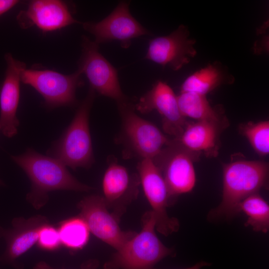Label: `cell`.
<instances>
[{"mask_svg": "<svg viewBox=\"0 0 269 269\" xmlns=\"http://www.w3.org/2000/svg\"><path fill=\"white\" fill-rule=\"evenodd\" d=\"M13 160L26 173L31 182L27 199L39 209L48 200V193L57 190L89 191L92 188L82 183L58 160L29 148L24 153L11 156Z\"/></svg>", "mask_w": 269, "mask_h": 269, "instance_id": "cell-1", "label": "cell"}, {"mask_svg": "<svg viewBox=\"0 0 269 269\" xmlns=\"http://www.w3.org/2000/svg\"><path fill=\"white\" fill-rule=\"evenodd\" d=\"M269 163L239 159L225 164L222 201L208 214L210 220H230L238 214L240 203L267 185Z\"/></svg>", "mask_w": 269, "mask_h": 269, "instance_id": "cell-2", "label": "cell"}, {"mask_svg": "<svg viewBox=\"0 0 269 269\" xmlns=\"http://www.w3.org/2000/svg\"><path fill=\"white\" fill-rule=\"evenodd\" d=\"M95 96V91L90 87L71 124L48 151V156L73 169L88 168L94 162L89 117Z\"/></svg>", "mask_w": 269, "mask_h": 269, "instance_id": "cell-3", "label": "cell"}, {"mask_svg": "<svg viewBox=\"0 0 269 269\" xmlns=\"http://www.w3.org/2000/svg\"><path fill=\"white\" fill-rule=\"evenodd\" d=\"M141 229L129 240L105 264V269H153L164 258L174 255L155 232V219L150 210L142 218Z\"/></svg>", "mask_w": 269, "mask_h": 269, "instance_id": "cell-4", "label": "cell"}, {"mask_svg": "<svg viewBox=\"0 0 269 269\" xmlns=\"http://www.w3.org/2000/svg\"><path fill=\"white\" fill-rule=\"evenodd\" d=\"M198 156L173 139L152 159L166 184L170 205L179 195L190 192L194 187L196 174L193 162Z\"/></svg>", "mask_w": 269, "mask_h": 269, "instance_id": "cell-5", "label": "cell"}, {"mask_svg": "<svg viewBox=\"0 0 269 269\" xmlns=\"http://www.w3.org/2000/svg\"><path fill=\"white\" fill-rule=\"evenodd\" d=\"M82 75L78 70L64 74L51 69L25 68L20 79L41 95L46 107L54 108L76 104V91L83 84Z\"/></svg>", "mask_w": 269, "mask_h": 269, "instance_id": "cell-6", "label": "cell"}, {"mask_svg": "<svg viewBox=\"0 0 269 269\" xmlns=\"http://www.w3.org/2000/svg\"><path fill=\"white\" fill-rule=\"evenodd\" d=\"M81 45L78 70L86 76L90 87L118 103L127 101L120 87L117 71L100 52L99 44L84 35Z\"/></svg>", "mask_w": 269, "mask_h": 269, "instance_id": "cell-7", "label": "cell"}, {"mask_svg": "<svg viewBox=\"0 0 269 269\" xmlns=\"http://www.w3.org/2000/svg\"><path fill=\"white\" fill-rule=\"evenodd\" d=\"M136 167L140 183L155 217L156 231L165 236L178 231L179 221L167 213V208L171 205L169 193L160 170L149 158L141 159Z\"/></svg>", "mask_w": 269, "mask_h": 269, "instance_id": "cell-8", "label": "cell"}, {"mask_svg": "<svg viewBox=\"0 0 269 269\" xmlns=\"http://www.w3.org/2000/svg\"><path fill=\"white\" fill-rule=\"evenodd\" d=\"M124 137L131 150L141 158L152 159L170 140L151 122L135 114L134 107L127 101L118 103Z\"/></svg>", "mask_w": 269, "mask_h": 269, "instance_id": "cell-9", "label": "cell"}, {"mask_svg": "<svg viewBox=\"0 0 269 269\" xmlns=\"http://www.w3.org/2000/svg\"><path fill=\"white\" fill-rule=\"evenodd\" d=\"M79 216L86 223L90 231L116 251L133 237L136 232L121 229L119 220L109 211L104 198L90 195L78 204Z\"/></svg>", "mask_w": 269, "mask_h": 269, "instance_id": "cell-10", "label": "cell"}, {"mask_svg": "<svg viewBox=\"0 0 269 269\" xmlns=\"http://www.w3.org/2000/svg\"><path fill=\"white\" fill-rule=\"evenodd\" d=\"M129 3L121 1L106 17L98 22L82 23L84 29L93 34L97 44L117 40L125 48L132 39L151 33L131 14Z\"/></svg>", "mask_w": 269, "mask_h": 269, "instance_id": "cell-11", "label": "cell"}, {"mask_svg": "<svg viewBox=\"0 0 269 269\" xmlns=\"http://www.w3.org/2000/svg\"><path fill=\"white\" fill-rule=\"evenodd\" d=\"M195 43L187 26L181 24L169 34L150 40L145 58L177 71L196 55Z\"/></svg>", "mask_w": 269, "mask_h": 269, "instance_id": "cell-12", "label": "cell"}, {"mask_svg": "<svg viewBox=\"0 0 269 269\" xmlns=\"http://www.w3.org/2000/svg\"><path fill=\"white\" fill-rule=\"evenodd\" d=\"M134 107L142 114L157 111L161 116L164 131L175 138L180 136L187 123L180 111L177 96L168 85L160 80L140 98Z\"/></svg>", "mask_w": 269, "mask_h": 269, "instance_id": "cell-13", "label": "cell"}, {"mask_svg": "<svg viewBox=\"0 0 269 269\" xmlns=\"http://www.w3.org/2000/svg\"><path fill=\"white\" fill-rule=\"evenodd\" d=\"M109 163L103 179V197L108 209L120 220L128 205L137 198L140 180L138 174L131 175L116 161Z\"/></svg>", "mask_w": 269, "mask_h": 269, "instance_id": "cell-14", "label": "cell"}, {"mask_svg": "<svg viewBox=\"0 0 269 269\" xmlns=\"http://www.w3.org/2000/svg\"><path fill=\"white\" fill-rule=\"evenodd\" d=\"M17 20L23 28L34 26L45 32L80 23L72 16L66 2L60 0H31L18 13Z\"/></svg>", "mask_w": 269, "mask_h": 269, "instance_id": "cell-15", "label": "cell"}, {"mask_svg": "<svg viewBox=\"0 0 269 269\" xmlns=\"http://www.w3.org/2000/svg\"><path fill=\"white\" fill-rule=\"evenodd\" d=\"M6 63L4 79L0 92V133L8 137L17 133L19 121L16 117L20 96V75L25 64L5 55Z\"/></svg>", "mask_w": 269, "mask_h": 269, "instance_id": "cell-16", "label": "cell"}, {"mask_svg": "<svg viewBox=\"0 0 269 269\" xmlns=\"http://www.w3.org/2000/svg\"><path fill=\"white\" fill-rule=\"evenodd\" d=\"M227 123L207 121L187 123L180 136L173 140L191 152L216 157L219 153V135Z\"/></svg>", "mask_w": 269, "mask_h": 269, "instance_id": "cell-17", "label": "cell"}, {"mask_svg": "<svg viewBox=\"0 0 269 269\" xmlns=\"http://www.w3.org/2000/svg\"><path fill=\"white\" fill-rule=\"evenodd\" d=\"M48 223L47 218L41 215L13 219L12 229L6 235V257L13 260L27 251L37 242L40 229Z\"/></svg>", "mask_w": 269, "mask_h": 269, "instance_id": "cell-18", "label": "cell"}, {"mask_svg": "<svg viewBox=\"0 0 269 269\" xmlns=\"http://www.w3.org/2000/svg\"><path fill=\"white\" fill-rule=\"evenodd\" d=\"M234 76L219 61L209 63L188 76L181 86L180 92H193L205 95L222 85H231Z\"/></svg>", "mask_w": 269, "mask_h": 269, "instance_id": "cell-19", "label": "cell"}, {"mask_svg": "<svg viewBox=\"0 0 269 269\" xmlns=\"http://www.w3.org/2000/svg\"><path fill=\"white\" fill-rule=\"evenodd\" d=\"M180 111L185 118L196 121L227 123L220 108L211 106L206 96L193 92H180L177 96Z\"/></svg>", "mask_w": 269, "mask_h": 269, "instance_id": "cell-20", "label": "cell"}, {"mask_svg": "<svg viewBox=\"0 0 269 269\" xmlns=\"http://www.w3.org/2000/svg\"><path fill=\"white\" fill-rule=\"evenodd\" d=\"M238 211L247 216L246 227L250 226L256 232L266 233L269 231V206L259 193L252 194L242 201L238 205Z\"/></svg>", "mask_w": 269, "mask_h": 269, "instance_id": "cell-21", "label": "cell"}, {"mask_svg": "<svg viewBox=\"0 0 269 269\" xmlns=\"http://www.w3.org/2000/svg\"><path fill=\"white\" fill-rule=\"evenodd\" d=\"M58 231L61 244L72 250L82 249L89 239V229L80 216L62 222Z\"/></svg>", "mask_w": 269, "mask_h": 269, "instance_id": "cell-22", "label": "cell"}, {"mask_svg": "<svg viewBox=\"0 0 269 269\" xmlns=\"http://www.w3.org/2000/svg\"><path fill=\"white\" fill-rule=\"evenodd\" d=\"M240 131L260 155L269 153V122H249L240 126Z\"/></svg>", "mask_w": 269, "mask_h": 269, "instance_id": "cell-23", "label": "cell"}, {"mask_svg": "<svg viewBox=\"0 0 269 269\" xmlns=\"http://www.w3.org/2000/svg\"><path fill=\"white\" fill-rule=\"evenodd\" d=\"M39 246L46 250H54L61 244L58 230L47 224L40 229L37 240Z\"/></svg>", "mask_w": 269, "mask_h": 269, "instance_id": "cell-24", "label": "cell"}, {"mask_svg": "<svg viewBox=\"0 0 269 269\" xmlns=\"http://www.w3.org/2000/svg\"><path fill=\"white\" fill-rule=\"evenodd\" d=\"M99 262L96 260H90L83 263L81 269H97L99 267ZM33 269H55L53 268L44 262L38 263Z\"/></svg>", "mask_w": 269, "mask_h": 269, "instance_id": "cell-25", "label": "cell"}, {"mask_svg": "<svg viewBox=\"0 0 269 269\" xmlns=\"http://www.w3.org/2000/svg\"><path fill=\"white\" fill-rule=\"evenodd\" d=\"M268 39L269 36L266 35L255 43L254 50L255 53L260 54L264 52H267V51H268Z\"/></svg>", "mask_w": 269, "mask_h": 269, "instance_id": "cell-26", "label": "cell"}, {"mask_svg": "<svg viewBox=\"0 0 269 269\" xmlns=\"http://www.w3.org/2000/svg\"><path fill=\"white\" fill-rule=\"evenodd\" d=\"M19 2L17 0H0V15L7 11Z\"/></svg>", "mask_w": 269, "mask_h": 269, "instance_id": "cell-27", "label": "cell"}, {"mask_svg": "<svg viewBox=\"0 0 269 269\" xmlns=\"http://www.w3.org/2000/svg\"><path fill=\"white\" fill-rule=\"evenodd\" d=\"M211 265V263L202 261L196 263L192 267L184 269H201L204 267L210 266Z\"/></svg>", "mask_w": 269, "mask_h": 269, "instance_id": "cell-28", "label": "cell"}, {"mask_svg": "<svg viewBox=\"0 0 269 269\" xmlns=\"http://www.w3.org/2000/svg\"><path fill=\"white\" fill-rule=\"evenodd\" d=\"M1 183V181H0V184Z\"/></svg>", "mask_w": 269, "mask_h": 269, "instance_id": "cell-29", "label": "cell"}]
</instances>
